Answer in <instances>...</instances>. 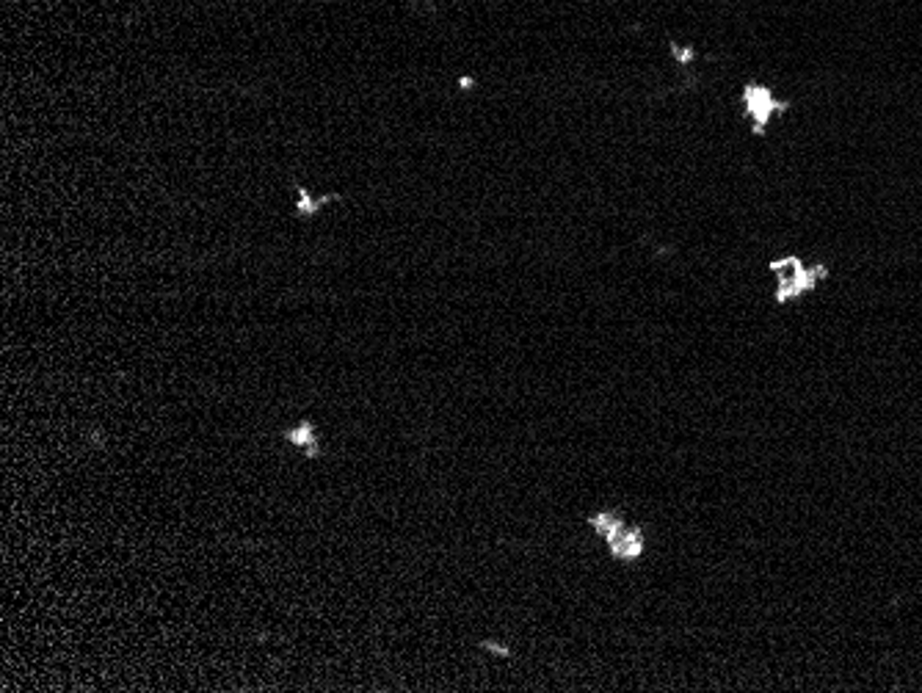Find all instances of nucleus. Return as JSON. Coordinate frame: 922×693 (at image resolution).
I'll use <instances>...</instances> for the list:
<instances>
[{"label":"nucleus","instance_id":"obj_3","mask_svg":"<svg viewBox=\"0 0 922 693\" xmlns=\"http://www.w3.org/2000/svg\"><path fill=\"white\" fill-rule=\"evenodd\" d=\"M588 525L608 544V553L619 564H636L646 550V536L638 525H627V520L619 512L602 508L588 517Z\"/></svg>","mask_w":922,"mask_h":693},{"label":"nucleus","instance_id":"obj_5","mask_svg":"<svg viewBox=\"0 0 922 693\" xmlns=\"http://www.w3.org/2000/svg\"><path fill=\"white\" fill-rule=\"evenodd\" d=\"M296 197H299V202H296V213H299V218H315L329 202H340L343 199V194H329V197H312L310 194V189L307 186H302V182H299V186H296Z\"/></svg>","mask_w":922,"mask_h":693},{"label":"nucleus","instance_id":"obj_2","mask_svg":"<svg viewBox=\"0 0 922 693\" xmlns=\"http://www.w3.org/2000/svg\"><path fill=\"white\" fill-rule=\"evenodd\" d=\"M734 108L743 127L754 138H770L773 127L782 125L795 111V100L787 97L779 86L768 81H746L734 94Z\"/></svg>","mask_w":922,"mask_h":693},{"label":"nucleus","instance_id":"obj_1","mask_svg":"<svg viewBox=\"0 0 922 693\" xmlns=\"http://www.w3.org/2000/svg\"><path fill=\"white\" fill-rule=\"evenodd\" d=\"M765 274L770 276L773 307H793L831 282L834 268L826 260H806L798 251H777L765 260Z\"/></svg>","mask_w":922,"mask_h":693},{"label":"nucleus","instance_id":"obj_4","mask_svg":"<svg viewBox=\"0 0 922 693\" xmlns=\"http://www.w3.org/2000/svg\"><path fill=\"white\" fill-rule=\"evenodd\" d=\"M285 440H287L293 448L304 451L307 459H318V456H321V436H318V428H315L312 420H302L296 428H287V431H285Z\"/></svg>","mask_w":922,"mask_h":693}]
</instances>
